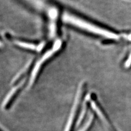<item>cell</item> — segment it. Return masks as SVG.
Instances as JSON below:
<instances>
[{"mask_svg":"<svg viewBox=\"0 0 131 131\" xmlns=\"http://www.w3.org/2000/svg\"><path fill=\"white\" fill-rule=\"evenodd\" d=\"M1 131H5V130H3L2 129H1Z\"/></svg>","mask_w":131,"mask_h":131,"instance_id":"obj_8","label":"cell"},{"mask_svg":"<svg viewBox=\"0 0 131 131\" xmlns=\"http://www.w3.org/2000/svg\"><path fill=\"white\" fill-rule=\"evenodd\" d=\"M60 47V43H56L55 45V47L54 48H53V49L46 52V54H45V55L43 56L42 58L40 60V61H39V62H38L36 63L35 67L34 69V70H33V71L32 72L31 77L30 79V84L31 85H32L33 84H34V81L36 79V78L37 77V73L38 72L39 69H40L41 66H42L43 63L45 61L47 60L48 59H49V57H50L52 55H53V54L55 53V52L57 51V50L59 49Z\"/></svg>","mask_w":131,"mask_h":131,"instance_id":"obj_4","label":"cell"},{"mask_svg":"<svg viewBox=\"0 0 131 131\" xmlns=\"http://www.w3.org/2000/svg\"><path fill=\"white\" fill-rule=\"evenodd\" d=\"M63 19L64 21L70 23L73 25L77 26L82 28V29L93 33V34L112 39H117L118 38L117 36L113 32H109L107 30L103 29V28L97 27L93 24L86 22L84 20H82L76 17H74V16L69 14H64Z\"/></svg>","mask_w":131,"mask_h":131,"instance_id":"obj_1","label":"cell"},{"mask_svg":"<svg viewBox=\"0 0 131 131\" xmlns=\"http://www.w3.org/2000/svg\"><path fill=\"white\" fill-rule=\"evenodd\" d=\"M16 44L18 45L19 46L23 47V48L31 49V50H35L36 49V46H35V45L31 44L30 43H24L23 42H16Z\"/></svg>","mask_w":131,"mask_h":131,"instance_id":"obj_6","label":"cell"},{"mask_svg":"<svg viewBox=\"0 0 131 131\" xmlns=\"http://www.w3.org/2000/svg\"><path fill=\"white\" fill-rule=\"evenodd\" d=\"M84 88V86L82 85L79 89L75 105L74 106V108L66 131H75L77 127V125L82 113V107H83L85 96Z\"/></svg>","mask_w":131,"mask_h":131,"instance_id":"obj_2","label":"cell"},{"mask_svg":"<svg viewBox=\"0 0 131 131\" xmlns=\"http://www.w3.org/2000/svg\"><path fill=\"white\" fill-rule=\"evenodd\" d=\"M93 96L94 95L91 96V102H91L92 108L96 113L97 117H100L109 131H117L113 124L112 121L110 120L105 109L98 102L96 98Z\"/></svg>","mask_w":131,"mask_h":131,"instance_id":"obj_3","label":"cell"},{"mask_svg":"<svg viewBox=\"0 0 131 131\" xmlns=\"http://www.w3.org/2000/svg\"><path fill=\"white\" fill-rule=\"evenodd\" d=\"M130 64H131V54L128 57V59L127 60V61H126V63L125 64V66L126 67H128L129 66Z\"/></svg>","mask_w":131,"mask_h":131,"instance_id":"obj_7","label":"cell"},{"mask_svg":"<svg viewBox=\"0 0 131 131\" xmlns=\"http://www.w3.org/2000/svg\"><path fill=\"white\" fill-rule=\"evenodd\" d=\"M96 117H97V114L92 108L91 114H90V116L88 120L80 129L77 130V131H90V130L91 129L93 125H94Z\"/></svg>","mask_w":131,"mask_h":131,"instance_id":"obj_5","label":"cell"}]
</instances>
